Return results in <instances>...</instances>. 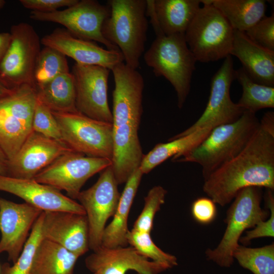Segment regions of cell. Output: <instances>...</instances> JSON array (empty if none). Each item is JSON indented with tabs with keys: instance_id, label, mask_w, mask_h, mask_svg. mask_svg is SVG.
<instances>
[{
	"instance_id": "7a4b0ae2",
	"label": "cell",
	"mask_w": 274,
	"mask_h": 274,
	"mask_svg": "<svg viewBox=\"0 0 274 274\" xmlns=\"http://www.w3.org/2000/svg\"><path fill=\"white\" fill-rule=\"evenodd\" d=\"M256 113L245 111L236 121L213 128L197 146L172 160L194 162L201 167L203 179L237 155L259 125Z\"/></svg>"
},
{
	"instance_id": "ee69618b",
	"label": "cell",
	"mask_w": 274,
	"mask_h": 274,
	"mask_svg": "<svg viewBox=\"0 0 274 274\" xmlns=\"http://www.w3.org/2000/svg\"><path fill=\"white\" fill-rule=\"evenodd\" d=\"M92 274H94V273H92Z\"/></svg>"
},
{
	"instance_id": "cb8c5ba5",
	"label": "cell",
	"mask_w": 274,
	"mask_h": 274,
	"mask_svg": "<svg viewBox=\"0 0 274 274\" xmlns=\"http://www.w3.org/2000/svg\"><path fill=\"white\" fill-rule=\"evenodd\" d=\"M79 257L60 245L43 238L36 249L30 274H74Z\"/></svg>"
},
{
	"instance_id": "d6a6232c",
	"label": "cell",
	"mask_w": 274,
	"mask_h": 274,
	"mask_svg": "<svg viewBox=\"0 0 274 274\" xmlns=\"http://www.w3.org/2000/svg\"><path fill=\"white\" fill-rule=\"evenodd\" d=\"M167 191L161 186L152 188L144 198L143 209L133 226L132 229L150 233L156 213L165 202Z\"/></svg>"
},
{
	"instance_id": "ffe728a7",
	"label": "cell",
	"mask_w": 274,
	"mask_h": 274,
	"mask_svg": "<svg viewBox=\"0 0 274 274\" xmlns=\"http://www.w3.org/2000/svg\"><path fill=\"white\" fill-rule=\"evenodd\" d=\"M45 47L53 48L84 65H98L111 70L123 62L124 57L120 50L105 49L93 41L78 38L64 28H57L41 40Z\"/></svg>"
},
{
	"instance_id": "d590c367",
	"label": "cell",
	"mask_w": 274,
	"mask_h": 274,
	"mask_svg": "<svg viewBox=\"0 0 274 274\" xmlns=\"http://www.w3.org/2000/svg\"><path fill=\"white\" fill-rule=\"evenodd\" d=\"M245 32L255 43L274 51V13L265 16Z\"/></svg>"
},
{
	"instance_id": "4dcf8cb0",
	"label": "cell",
	"mask_w": 274,
	"mask_h": 274,
	"mask_svg": "<svg viewBox=\"0 0 274 274\" xmlns=\"http://www.w3.org/2000/svg\"><path fill=\"white\" fill-rule=\"evenodd\" d=\"M126 239L128 244L148 259H151L153 261L164 264L169 268L178 265L176 257L158 247L152 241L150 233L132 229L128 231Z\"/></svg>"
},
{
	"instance_id": "ac0fdd59",
	"label": "cell",
	"mask_w": 274,
	"mask_h": 274,
	"mask_svg": "<svg viewBox=\"0 0 274 274\" xmlns=\"http://www.w3.org/2000/svg\"><path fill=\"white\" fill-rule=\"evenodd\" d=\"M0 191L14 194L43 212L64 211L86 215L79 202L56 188L33 179L0 175Z\"/></svg>"
},
{
	"instance_id": "4316f807",
	"label": "cell",
	"mask_w": 274,
	"mask_h": 274,
	"mask_svg": "<svg viewBox=\"0 0 274 274\" xmlns=\"http://www.w3.org/2000/svg\"><path fill=\"white\" fill-rule=\"evenodd\" d=\"M212 128H206L165 143H159L144 155L139 166L142 174H147L171 157L180 155L197 146L208 135Z\"/></svg>"
},
{
	"instance_id": "7c38bea8",
	"label": "cell",
	"mask_w": 274,
	"mask_h": 274,
	"mask_svg": "<svg viewBox=\"0 0 274 274\" xmlns=\"http://www.w3.org/2000/svg\"><path fill=\"white\" fill-rule=\"evenodd\" d=\"M118 185L110 165L102 170L94 185L81 191L77 197L85 212L89 249L93 251L101 246L106 224L117 209L121 195Z\"/></svg>"
},
{
	"instance_id": "e0dca14e",
	"label": "cell",
	"mask_w": 274,
	"mask_h": 274,
	"mask_svg": "<svg viewBox=\"0 0 274 274\" xmlns=\"http://www.w3.org/2000/svg\"><path fill=\"white\" fill-rule=\"evenodd\" d=\"M85 263L94 274H126L129 270L138 274H160L169 269L164 264L150 261L131 246H101L86 258Z\"/></svg>"
},
{
	"instance_id": "83f0119b",
	"label": "cell",
	"mask_w": 274,
	"mask_h": 274,
	"mask_svg": "<svg viewBox=\"0 0 274 274\" xmlns=\"http://www.w3.org/2000/svg\"><path fill=\"white\" fill-rule=\"evenodd\" d=\"M234 78L242 87L243 92L237 104L244 111H258L274 108V87L255 82L243 67L234 71Z\"/></svg>"
},
{
	"instance_id": "5b68a950",
	"label": "cell",
	"mask_w": 274,
	"mask_h": 274,
	"mask_svg": "<svg viewBox=\"0 0 274 274\" xmlns=\"http://www.w3.org/2000/svg\"><path fill=\"white\" fill-rule=\"evenodd\" d=\"M200 2L203 6L185 31L186 43L197 61L224 59L230 55L234 30L212 0Z\"/></svg>"
},
{
	"instance_id": "7402d4cb",
	"label": "cell",
	"mask_w": 274,
	"mask_h": 274,
	"mask_svg": "<svg viewBox=\"0 0 274 274\" xmlns=\"http://www.w3.org/2000/svg\"><path fill=\"white\" fill-rule=\"evenodd\" d=\"M230 55L239 59L255 82L274 87V51L255 43L245 32L234 30Z\"/></svg>"
},
{
	"instance_id": "9c48e42d",
	"label": "cell",
	"mask_w": 274,
	"mask_h": 274,
	"mask_svg": "<svg viewBox=\"0 0 274 274\" xmlns=\"http://www.w3.org/2000/svg\"><path fill=\"white\" fill-rule=\"evenodd\" d=\"M11 42L0 62V80L9 89L33 84L41 40L32 25L20 22L11 28Z\"/></svg>"
},
{
	"instance_id": "277c9868",
	"label": "cell",
	"mask_w": 274,
	"mask_h": 274,
	"mask_svg": "<svg viewBox=\"0 0 274 274\" xmlns=\"http://www.w3.org/2000/svg\"><path fill=\"white\" fill-rule=\"evenodd\" d=\"M184 35L157 36L144 55L146 63L153 69L155 76L164 77L172 85L180 109L189 93L197 61Z\"/></svg>"
},
{
	"instance_id": "f35d334b",
	"label": "cell",
	"mask_w": 274,
	"mask_h": 274,
	"mask_svg": "<svg viewBox=\"0 0 274 274\" xmlns=\"http://www.w3.org/2000/svg\"><path fill=\"white\" fill-rule=\"evenodd\" d=\"M11 39L10 32L0 33V62L8 49Z\"/></svg>"
},
{
	"instance_id": "9a60e30c",
	"label": "cell",
	"mask_w": 274,
	"mask_h": 274,
	"mask_svg": "<svg viewBox=\"0 0 274 274\" xmlns=\"http://www.w3.org/2000/svg\"><path fill=\"white\" fill-rule=\"evenodd\" d=\"M42 212L27 203L0 197V254L7 253L9 261H16Z\"/></svg>"
},
{
	"instance_id": "8fae6325",
	"label": "cell",
	"mask_w": 274,
	"mask_h": 274,
	"mask_svg": "<svg viewBox=\"0 0 274 274\" xmlns=\"http://www.w3.org/2000/svg\"><path fill=\"white\" fill-rule=\"evenodd\" d=\"M111 164L109 159L89 157L71 151L59 156L33 179L60 191L63 190L68 197L75 199L90 178Z\"/></svg>"
},
{
	"instance_id": "44dd1931",
	"label": "cell",
	"mask_w": 274,
	"mask_h": 274,
	"mask_svg": "<svg viewBox=\"0 0 274 274\" xmlns=\"http://www.w3.org/2000/svg\"><path fill=\"white\" fill-rule=\"evenodd\" d=\"M201 4L199 0H147L146 15L155 33L185 34Z\"/></svg>"
},
{
	"instance_id": "d6986e66",
	"label": "cell",
	"mask_w": 274,
	"mask_h": 274,
	"mask_svg": "<svg viewBox=\"0 0 274 274\" xmlns=\"http://www.w3.org/2000/svg\"><path fill=\"white\" fill-rule=\"evenodd\" d=\"M43 238L64 247L80 257L89 249L86 215L64 211L43 212Z\"/></svg>"
},
{
	"instance_id": "1f68e13d",
	"label": "cell",
	"mask_w": 274,
	"mask_h": 274,
	"mask_svg": "<svg viewBox=\"0 0 274 274\" xmlns=\"http://www.w3.org/2000/svg\"><path fill=\"white\" fill-rule=\"evenodd\" d=\"M43 212L35 222L29 236L17 260L13 265L4 263L1 274H30L36 249L42 239Z\"/></svg>"
},
{
	"instance_id": "5bb4252c",
	"label": "cell",
	"mask_w": 274,
	"mask_h": 274,
	"mask_svg": "<svg viewBox=\"0 0 274 274\" xmlns=\"http://www.w3.org/2000/svg\"><path fill=\"white\" fill-rule=\"evenodd\" d=\"M110 71L101 66L75 63L71 73L75 83L77 111L95 120L112 123L107 93Z\"/></svg>"
},
{
	"instance_id": "7bdbcfd3",
	"label": "cell",
	"mask_w": 274,
	"mask_h": 274,
	"mask_svg": "<svg viewBox=\"0 0 274 274\" xmlns=\"http://www.w3.org/2000/svg\"><path fill=\"white\" fill-rule=\"evenodd\" d=\"M1 273V266H0V274Z\"/></svg>"
},
{
	"instance_id": "74e56055",
	"label": "cell",
	"mask_w": 274,
	"mask_h": 274,
	"mask_svg": "<svg viewBox=\"0 0 274 274\" xmlns=\"http://www.w3.org/2000/svg\"><path fill=\"white\" fill-rule=\"evenodd\" d=\"M78 2V0H20L22 6L31 10L42 13H51L58 9L70 7Z\"/></svg>"
},
{
	"instance_id": "30bf717a",
	"label": "cell",
	"mask_w": 274,
	"mask_h": 274,
	"mask_svg": "<svg viewBox=\"0 0 274 274\" xmlns=\"http://www.w3.org/2000/svg\"><path fill=\"white\" fill-rule=\"evenodd\" d=\"M110 14L108 4L104 5L94 0H82L63 10L51 13L31 11L30 18L60 24L78 38L100 43L109 50H119L102 33L103 24Z\"/></svg>"
},
{
	"instance_id": "ba28073f",
	"label": "cell",
	"mask_w": 274,
	"mask_h": 274,
	"mask_svg": "<svg viewBox=\"0 0 274 274\" xmlns=\"http://www.w3.org/2000/svg\"><path fill=\"white\" fill-rule=\"evenodd\" d=\"M37 89L22 85L0 100V147L11 159L32 131Z\"/></svg>"
},
{
	"instance_id": "ab89813d",
	"label": "cell",
	"mask_w": 274,
	"mask_h": 274,
	"mask_svg": "<svg viewBox=\"0 0 274 274\" xmlns=\"http://www.w3.org/2000/svg\"><path fill=\"white\" fill-rule=\"evenodd\" d=\"M9 159L0 147V175L7 176Z\"/></svg>"
},
{
	"instance_id": "60d3db41",
	"label": "cell",
	"mask_w": 274,
	"mask_h": 274,
	"mask_svg": "<svg viewBox=\"0 0 274 274\" xmlns=\"http://www.w3.org/2000/svg\"><path fill=\"white\" fill-rule=\"evenodd\" d=\"M12 90L8 89L0 80V100L8 95Z\"/></svg>"
},
{
	"instance_id": "8992f818",
	"label": "cell",
	"mask_w": 274,
	"mask_h": 274,
	"mask_svg": "<svg viewBox=\"0 0 274 274\" xmlns=\"http://www.w3.org/2000/svg\"><path fill=\"white\" fill-rule=\"evenodd\" d=\"M261 188L249 187L239 192L227 211L226 227L221 241L216 248L205 252L208 260L222 267L232 265L233 252L244 232L268 217V212L261 208Z\"/></svg>"
},
{
	"instance_id": "6da1fadb",
	"label": "cell",
	"mask_w": 274,
	"mask_h": 274,
	"mask_svg": "<svg viewBox=\"0 0 274 274\" xmlns=\"http://www.w3.org/2000/svg\"><path fill=\"white\" fill-rule=\"evenodd\" d=\"M249 187L274 190V112L265 113L244 148L204 179L203 191L224 207Z\"/></svg>"
},
{
	"instance_id": "603a6c76",
	"label": "cell",
	"mask_w": 274,
	"mask_h": 274,
	"mask_svg": "<svg viewBox=\"0 0 274 274\" xmlns=\"http://www.w3.org/2000/svg\"><path fill=\"white\" fill-rule=\"evenodd\" d=\"M143 175L140 169L138 168L125 183L113 220L104 230L102 246L115 248L126 247L128 245L126 239V234L129 231L127 220Z\"/></svg>"
},
{
	"instance_id": "2e32d148",
	"label": "cell",
	"mask_w": 274,
	"mask_h": 274,
	"mask_svg": "<svg viewBox=\"0 0 274 274\" xmlns=\"http://www.w3.org/2000/svg\"><path fill=\"white\" fill-rule=\"evenodd\" d=\"M74 151L64 143L32 131L16 154L8 161L7 176L33 179L59 156Z\"/></svg>"
},
{
	"instance_id": "d4e9b609",
	"label": "cell",
	"mask_w": 274,
	"mask_h": 274,
	"mask_svg": "<svg viewBox=\"0 0 274 274\" xmlns=\"http://www.w3.org/2000/svg\"><path fill=\"white\" fill-rule=\"evenodd\" d=\"M212 4L236 30L245 32L265 16L263 0H212Z\"/></svg>"
},
{
	"instance_id": "f1b7e54d",
	"label": "cell",
	"mask_w": 274,
	"mask_h": 274,
	"mask_svg": "<svg viewBox=\"0 0 274 274\" xmlns=\"http://www.w3.org/2000/svg\"><path fill=\"white\" fill-rule=\"evenodd\" d=\"M233 255L240 266L253 274H274L273 243L258 248L239 245Z\"/></svg>"
},
{
	"instance_id": "f546056e",
	"label": "cell",
	"mask_w": 274,
	"mask_h": 274,
	"mask_svg": "<svg viewBox=\"0 0 274 274\" xmlns=\"http://www.w3.org/2000/svg\"><path fill=\"white\" fill-rule=\"evenodd\" d=\"M69 72L66 57L53 48L45 47L36 63L33 84L36 89L41 88L58 76Z\"/></svg>"
},
{
	"instance_id": "b9f144b4",
	"label": "cell",
	"mask_w": 274,
	"mask_h": 274,
	"mask_svg": "<svg viewBox=\"0 0 274 274\" xmlns=\"http://www.w3.org/2000/svg\"><path fill=\"white\" fill-rule=\"evenodd\" d=\"M6 4V2L4 0H0V9L3 8Z\"/></svg>"
},
{
	"instance_id": "484cf974",
	"label": "cell",
	"mask_w": 274,
	"mask_h": 274,
	"mask_svg": "<svg viewBox=\"0 0 274 274\" xmlns=\"http://www.w3.org/2000/svg\"><path fill=\"white\" fill-rule=\"evenodd\" d=\"M37 99L52 112H73L76 108V91L71 73L62 74L37 88Z\"/></svg>"
},
{
	"instance_id": "52a82bcc",
	"label": "cell",
	"mask_w": 274,
	"mask_h": 274,
	"mask_svg": "<svg viewBox=\"0 0 274 274\" xmlns=\"http://www.w3.org/2000/svg\"><path fill=\"white\" fill-rule=\"evenodd\" d=\"M52 113L63 142L71 149L87 156L112 160V123L95 120L78 111Z\"/></svg>"
},
{
	"instance_id": "836d02e7",
	"label": "cell",
	"mask_w": 274,
	"mask_h": 274,
	"mask_svg": "<svg viewBox=\"0 0 274 274\" xmlns=\"http://www.w3.org/2000/svg\"><path fill=\"white\" fill-rule=\"evenodd\" d=\"M32 128L33 131L48 138L63 143L59 126L51 111L38 99L34 111Z\"/></svg>"
},
{
	"instance_id": "e575fe53",
	"label": "cell",
	"mask_w": 274,
	"mask_h": 274,
	"mask_svg": "<svg viewBox=\"0 0 274 274\" xmlns=\"http://www.w3.org/2000/svg\"><path fill=\"white\" fill-rule=\"evenodd\" d=\"M265 200L267 208L269 210L268 219L259 222L252 229L246 231L245 235L242 236L239 242L243 245L249 244L254 239L274 236V197L273 190L266 189Z\"/></svg>"
},
{
	"instance_id": "8d00e7d4",
	"label": "cell",
	"mask_w": 274,
	"mask_h": 274,
	"mask_svg": "<svg viewBox=\"0 0 274 274\" xmlns=\"http://www.w3.org/2000/svg\"><path fill=\"white\" fill-rule=\"evenodd\" d=\"M215 202L210 198L201 197L196 199L191 205V214L194 219L202 224L212 222L217 215Z\"/></svg>"
},
{
	"instance_id": "4fadbf2b",
	"label": "cell",
	"mask_w": 274,
	"mask_h": 274,
	"mask_svg": "<svg viewBox=\"0 0 274 274\" xmlns=\"http://www.w3.org/2000/svg\"><path fill=\"white\" fill-rule=\"evenodd\" d=\"M233 62L231 55L224 59L220 67L211 79L210 94L206 107L200 117L191 126L172 136L173 140L197 130L213 128L237 120L243 114V110L232 101L230 89L234 78Z\"/></svg>"
},
{
	"instance_id": "3957f363",
	"label": "cell",
	"mask_w": 274,
	"mask_h": 274,
	"mask_svg": "<svg viewBox=\"0 0 274 274\" xmlns=\"http://www.w3.org/2000/svg\"><path fill=\"white\" fill-rule=\"evenodd\" d=\"M107 4L110 14L103 24L102 35L118 48L125 63L137 70L147 40V0H110Z\"/></svg>"
}]
</instances>
